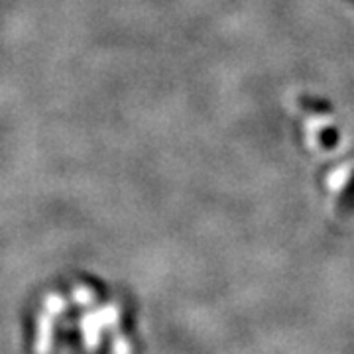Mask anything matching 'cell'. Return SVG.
Returning a JSON list of instances; mask_svg holds the SVG:
<instances>
[{
  "instance_id": "obj_1",
  "label": "cell",
  "mask_w": 354,
  "mask_h": 354,
  "mask_svg": "<svg viewBox=\"0 0 354 354\" xmlns=\"http://www.w3.org/2000/svg\"><path fill=\"white\" fill-rule=\"evenodd\" d=\"M351 174V167L346 165V167H341V169H337V171H333L329 177V185L333 189H341L342 185L346 183V177Z\"/></svg>"
}]
</instances>
